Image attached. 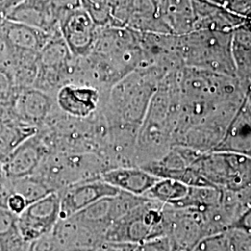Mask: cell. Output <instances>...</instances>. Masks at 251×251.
<instances>
[{"label":"cell","instance_id":"obj_29","mask_svg":"<svg viewBox=\"0 0 251 251\" xmlns=\"http://www.w3.org/2000/svg\"><path fill=\"white\" fill-rule=\"evenodd\" d=\"M59 22L74 9L81 7V0H49Z\"/></svg>","mask_w":251,"mask_h":251},{"label":"cell","instance_id":"obj_4","mask_svg":"<svg viewBox=\"0 0 251 251\" xmlns=\"http://www.w3.org/2000/svg\"><path fill=\"white\" fill-rule=\"evenodd\" d=\"M192 167L209 186L240 191L251 187V156L232 152H203Z\"/></svg>","mask_w":251,"mask_h":251},{"label":"cell","instance_id":"obj_14","mask_svg":"<svg viewBox=\"0 0 251 251\" xmlns=\"http://www.w3.org/2000/svg\"><path fill=\"white\" fill-rule=\"evenodd\" d=\"M215 151L251 156V97L248 94Z\"/></svg>","mask_w":251,"mask_h":251},{"label":"cell","instance_id":"obj_26","mask_svg":"<svg viewBox=\"0 0 251 251\" xmlns=\"http://www.w3.org/2000/svg\"><path fill=\"white\" fill-rule=\"evenodd\" d=\"M228 251H251V232L237 228L226 231Z\"/></svg>","mask_w":251,"mask_h":251},{"label":"cell","instance_id":"obj_20","mask_svg":"<svg viewBox=\"0 0 251 251\" xmlns=\"http://www.w3.org/2000/svg\"><path fill=\"white\" fill-rule=\"evenodd\" d=\"M37 133L35 126L29 125L13 117L11 113L0 117V165L21 144Z\"/></svg>","mask_w":251,"mask_h":251},{"label":"cell","instance_id":"obj_31","mask_svg":"<svg viewBox=\"0 0 251 251\" xmlns=\"http://www.w3.org/2000/svg\"><path fill=\"white\" fill-rule=\"evenodd\" d=\"M220 4L243 17H246L251 10V0H220Z\"/></svg>","mask_w":251,"mask_h":251},{"label":"cell","instance_id":"obj_17","mask_svg":"<svg viewBox=\"0 0 251 251\" xmlns=\"http://www.w3.org/2000/svg\"><path fill=\"white\" fill-rule=\"evenodd\" d=\"M52 234L61 250H92L103 240L100 234L82 225L74 217L60 219L52 230Z\"/></svg>","mask_w":251,"mask_h":251},{"label":"cell","instance_id":"obj_37","mask_svg":"<svg viewBox=\"0 0 251 251\" xmlns=\"http://www.w3.org/2000/svg\"><path fill=\"white\" fill-rule=\"evenodd\" d=\"M0 251H4V247H3V243L0 239Z\"/></svg>","mask_w":251,"mask_h":251},{"label":"cell","instance_id":"obj_38","mask_svg":"<svg viewBox=\"0 0 251 251\" xmlns=\"http://www.w3.org/2000/svg\"><path fill=\"white\" fill-rule=\"evenodd\" d=\"M215 1L216 3H218V4H220V0H214ZM221 5V4H220Z\"/></svg>","mask_w":251,"mask_h":251},{"label":"cell","instance_id":"obj_35","mask_svg":"<svg viewBox=\"0 0 251 251\" xmlns=\"http://www.w3.org/2000/svg\"><path fill=\"white\" fill-rule=\"evenodd\" d=\"M24 0H0V17L6 18L9 12Z\"/></svg>","mask_w":251,"mask_h":251},{"label":"cell","instance_id":"obj_12","mask_svg":"<svg viewBox=\"0 0 251 251\" xmlns=\"http://www.w3.org/2000/svg\"><path fill=\"white\" fill-rule=\"evenodd\" d=\"M6 18L36 27L51 36L61 34L59 19L49 0H24Z\"/></svg>","mask_w":251,"mask_h":251},{"label":"cell","instance_id":"obj_1","mask_svg":"<svg viewBox=\"0 0 251 251\" xmlns=\"http://www.w3.org/2000/svg\"><path fill=\"white\" fill-rule=\"evenodd\" d=\"M179 89L174 143L199 152L215 151L248 90L234 76L189 67L179 70Z\"/></svg>","mask_w":251,"mask_h":251},{"label":"cell","instance_id":"obj_13","mask_svg":"<svg viewBox=\"0 0 251 251\" xmlns=\"http://www.w3.org/2000/svg\"><path fill=\"white\" fill-rule=\"evenodd\" d=\"M202 153L190 147L174 145L161 158L144 164L140 168L159 179H176L181 182L187 169Z\"/></svg>","mask_w":251,"mask_h":251},{"label":"cell","instance_id":"obj_8","mask_svg":"<svg viewBox=\"0 0 251 251\" xmlns=\"http://www.w3.org/2000/svg\"><path fill=\"white\" fill-rule=\"evenodd\" d=\"M98 27L82 9H74L60 22L61 36L74 57L89 56L96 39Z\"/></svg>","mask_w":251,"mask_h":251},{"label":"cell","instance_id":"obj_9","mask_svg":"<svg viewBox=\"0 0 251 251\" xmlns=\"http://www.w3.org/2000/svg\"><path fill=\"white\" fill-rule=\"evenodd\" d=\"M57 105L70 117L87 118L98 109L100 91L93 86L67 84L57 92Z\"/></svg>","mask_w":251,"mask_h":251},{"label":"cell","instance_id":"obj_27","mask_svg":"<svg viewBox=\"0 0 251 251\" xmlns=\"http://www.w3.org/2000/svg\"><path fill=\"white\" fill-rule=\"evenodd\" d=\"M193 251H228L226 232L206 236L198 243Z\"/></svg>","mask_w":251,"mask_h":251},{"label":"cell","instance_id":"obj_18","mask_svg":"<svg viewBox=\"0 0 251 251\" xmlns=\"http://www.w3.org/2000/svg\"><path fill=\"white\" fill-rule=\"evenodd\" d=\"M157 4L171 35L181 36L194 31L196 16L192 0H157Z\"/></svg>","mask_w":251,"mask_h":251},{"label":"cell","instance_id":"obj_33","mask_svg":"<svg viewBox=\"0 0 251 251\" xmlns=\"http://www.w3.org/2000/svg\"><path fill=\"white\" fill-rule=\"evenodd\" d=\"M137 245L130 243L102 240L92 251H133Z\"/></svg>","mask_w":251,"mask_h":251},{"label":"cell","instance_id":"obj_39","mask_svg":"<svg viewBox=\"0 0 251 251\" xmlns=\"http://www.w3.org/2000/svg\"><path fill=\"white\" fill-rule=\"evenodd\" d=\"M210 1H213V2H215V1H214V0H210ZM216 3V2H215Z\"/></svg>","mask_w":251,"mask_h":251},{"label":"cell","instance_id":"obj_7","mask_svg":"<svg viewBox=\"0 0 251 251\" xmlns=\"http://www.w3.org/2000/svg\"><path fill=\"white\" fill-rule=\"evenodd\" d=\"M119 192L100 178L72 183L62 192H58L61 205L60 219L72 217L100 199L117 196Z\"/></svg>","mask_w":251,"mask_h":251},{"label":"cell","instance_id":"obj_36","mask_svg":"<svg viewBox=\"0 0 251 251\" xmlns=\"http://www.w3.org/2000/svg\"><path fill=\"white\" fill-rule=\"evenodd\" d=\"M92 250H90V249H69V250H62L60 251H92Z\"/></svg>","mask_w":251,"mask_h":251},{"label":"cell","instance_id":"obj_32","mask_svg":"<svg viewBox=\"0 0 251 251\" xmlns=\"http://www.w3.org/2000/svg\"><path fill=\"white\" fill-rule=\"evenodd\" d=\"M133 251H171V249L168 238L164 236L139 244L135 247Z\"/></svg>","mask_w":251,"mask_h":251},{"label":"cell","instance_id":"obj_3","mask_svg":"<svg viewBox=\"0 0 251 251\" xmlns=\"http://www.w3.org/2000/svg\"><path fill=\"white\" fill-rule=\"evenodd\" d=\"M167 226V206L146 198L114 222L104 233L103 240L139 245L166 236Z\"/></svg>","mask_w":251,"mask_h":251},{"label":"cell","instance_id":"obj_11","mask_svg":"<svg viewBox=\"0 0 251 251\" xmlns=\"http://www.w3.org/2000/svg\"><path fill=\"white\" fill-rule=\"evenodd\" d=\"M36 134L24 142L1 164L6 179L25 178L34 175L37 171L44 155V148Z\"/></svg>","mask_w":251,"mask_h":251},{"label":"cell","instance_id":"obj_34","mask_svg":"<svg viewBox=\"0 0 251 251\" xmlns=\"http://www.w3.org/2000/svg\"><path fill=\"white\" fill-rule=\"evenodd\" d=\"M231 228H237L251 232V206H249L242 214L239 216V218L234 222Z\"/></svg>","mask_w":251,"mask_h":251},{"label":"cell","instance_id":"obj_19","mask_svg":"<svg viewBox=\"0 0 251 251\" xmlns=\"http://www.w3.org/2000/svg\"><path fill=\"white\" fill-rule=\"evenodd\" d=\"M234 76L246 90L251 88V30L243 25L232 31Z\"/></svg>","mask_w":251,"mask_h":251},{"label":"cell","instance_id":"obj_23","mask_svg":"<svg viewBox=\"0 0 251 251\" xmlns=\"http://www.w3.org/2000/svg\"><path fill=\"white\" fill-rule=\"evenodd\" d=\"M9 184L7 186L8 193H16L25 198L28 205L54 192L48 184L39 179L28 176L20 179H8Z\"/></svg>","mask_w":251,"mask_h":251},{"label":"cell","instance_id":"obj_24","mask_svg":"<svg viewBox=\"0 0 251 251\" xmlns=\"http://www.w3.org/2000/svg\"><path fill=\"white\" fill-rule=\"evenodd\" d=\"M81 8L98 28L116 26L114 4L111 0H81Z\"/></svg>","mask_w":251,"mask_h":251},{"label":"cell","instance_id":"obj_25","mask_svg":"<svg viewBox=\"0 0 251 251\" xmlns=\"http://www.w3.org/2000/svg\"><path fill=\"white\" fill-rule=\"evenodd\" d=\"M18 88L11 73L7 68L0 66V114L10 112Z\"/></svg>","mask_w":251,"mask_h":251},{"label":"cell","instance_id":"obj_10","mask_svg":"<svg viewBox=\"0 0 251 251\" xmlns=\"http://www.w3.org/2000/svg\"><path fill=\"white\" fill-rule=\"evenodd\" d=\"M52 101L45 91L35 87L18 89L10 112L20 121L35 126L43 122L50 114Z\"/></svg>","mask_w":251,"mask_h":251},{"label":"cell","instance_id":"obj_16","mask_svg":"<svg viewBox=\"0 0 251 251\" xmlns=\"http://www.w3.org/2000/svg\"><path fill=\"white\" fill-rule=\"evenodd\" d=\"M0 31L11 49L32 53H39L53 36L36 27L3 17H0Z\"/></svg>","mask_w":251,"mask_h":251},{"label":"cell","instance_id":"obj_21","mask_svg":"<svg viewBox=\"0 0 251 251\" xmlns=\"http://www.w3.org/2000/svg\"><path fill=\"white\" fill-rule=\"evenodd\" d=\"M73 57L61 34L55 35L38 53V70L44 71L41 74L50 73L57 79L60 76V73L67 70Z\"/></svg>","mask_w":251,"mask_h":251},{"label":"cell","instance_id":"obj_22","mask_svg":"<svg viewBox=\"0 0 251 251\" xmlns=\"http://www.w3.org/2000/svg\"><path fill=\"white\" fill-rule=\"evenodd\" d=\"M190 186L172 179H159L144 197L175 207L188 195Z\"/></svg>","mask_w":251,"mask_h":251},{"label":"cell","instance_id":"obj_15","mask_svg":"<svg viewBox=\"0 0 251 251\" xmlns=\"http://www.w3.org/2000/svg\"><path fill=\"white\" fill-rule=\"evenodd\" d=\"M100 178L119 191L138 197H144L159 179L150 172L136 166H120L110 169L103 171Z\"/></svg>","mask_w":251,"mask_h":251},{"label":"cell","instance_id":"obj_5","mask_svg":"<svg viewBox=\"0 0 251 251\" xmlns=\"http://www.w3.org/2000/svg\"><path fill=\"white\" fill-rule=\"evenodd\" d=\"M167 206V234L171 251H193L207 236L202 213L193 208Z\"/></svg>","mask_w":251,"mask_h":251},{"label":"cell","instance_id":"obj_6","mask_svg":"<svg viewBox=\"0 0 251 251\" xmlns=\"http://www.w3.org/2000/svg\"><path fill=\"white\" fill-rule=\"evenodd\" d=\"M60 196L54 191L28 205L18 216L17 227L25 241L34 242L53 230L60 220Z\"/></svg>","mask_w":251,"mask_h":251},{"label":"cell","instance_id":"obj_30","mask_svg":"<svg viewBox=\"0 0 251 251\" xmlns=\"http://www.w3.org/2000/svg\"><path fill=\"white\" fill-rule=\"evenodd\" d=\"M5 206L16 216H20L28 206V203L21 195L16 193H8L5 200Z\"/></svg>","mask_w":251,"mask_h":251},{"label":"cell","instance_id":"obj_28","mask_svg":"<svg viewBox=\"0 0 251 251\" xmlns=\"http://www.w3.org/2000/svg\"><path fill=\"white\" fill-rule=\"evenodd\" d=\"M18 216L11 213L5 206H0V239L18 230Z\"/></svg>","mask_w":251,"mask_h":251},{"label":"cell","instance_id":"obj_2","mask_svg":"<svg viewBox=\"0 0 251 251\" xmlns=\"http://www.w3.org/2000/svg\"><path fill=\"white\" fill-rule=\"evenodd\" d=\"M177 45L183 67L234 76L232 31L195 30L178 36Z\"/></svg>","mask_w":251,"mask_h":251}]
</instances>
